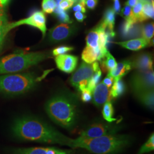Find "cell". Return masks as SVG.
<instances>
[{"label": "cell", "instance_id": "6da1fadb", "mask_svg": "<svg viewBox=\"0 0 154 154\" xmlns=\"http://www.w3.org/2000/svg\"><path fill=\"white\" fill-rule=\"evenodd\" d=\"M12 131L16 137L26 141L70 147L72 140L44 122L29 116L17 119L12 127Z\"/></svg>", "mask_w": 154, "mask_h": 154}, {"label": "cell", "instance_id": "7a4b0ae2", "mask_svg": "<svg viewBox=\"0 0 154 154\" xmlns=\"http://www.w3.org/2000/svg\"><path fill=\"white\" fill-rule=\"evenodd\" d=\"M46 111L51 119L62 127L70 129L77 119V102L70 94L60 93L47 102Z\"/></svg>", "mask_w": 154, "mask_h": 154}, {"label": "cell", "instance_id": "3957f363", "mask_svg": "<svg viewBox=\"0 0 154 154\" xmlns=\"http://www.w3.org/2000/svg\"><path fill=\"white\" fill-rule=\"evenodd\" d=\"M128 137L120 135H106L95 138L78 137L72 139L70 147L85 149L94 154H115L129 144Z\"/></svg>", "mask_w": 154, "mask_h": 154}, {"label": "cell", "instance_id": "277c9868", "mask_svg": "<svg viewBox=\"0 0 154 154\" xmlns=\"http://www.w3.org/2000/svg\"><path fill=\"white\" fill-rule=\"evenodd\" d=\"M86 41V46L82 53L83 61L89 64L101 61L108 51L107 46L109 44L104 24L101 22L90 31Z\"/></svg>", "mask_w": 154, "mask_h": 154}, {"label": "cell", "instance_id": "5b68a950", "mask_svg": "<svg viewBox=\"0 0 154 154\" xmlns=\"http://www.w3.org/2000/svg\"><path fill=\"white\" fill-rule=\"evenodd\" d=\"M49 58L42 52H18L0 59V74L21 72Z\"/></svg>", "mask_w": 154, "mask_h": 154}, {"label": "cell", "instance_id": "8992f818", "mask_svg": "<svg viewBox=\"0 0 154 154\" xmlns=\"http://www.w3.org/2000/svg\"><path fill=\"white\" fill-rule=\"evenodd\" d=\"M41 80L32 72L0 76V93L10 96L19 95L33 89Z\"/></svg>", "mask_w": 154, "mask_h": 154}, {"label": "cell", "instance_id": "52a82bcc", "mask_svg": "<svg viewBox=\"0 0 154 154\" xmlns=\"http://www.w3.org/2000/svg\"><path fill=\"white\" fill-rule=\"evenodd\" d=\"M24 25L37 28L42 33L43 37L46 35L47 30L46 18L43 11H35L28 18L20 20L16 22L8 23L6 26V30L9 33L12 29Z\"/></svg>", "mask_w": 154, "mask_h": 154}, {"label": "cell", "instance_id": "ba28073f", "mask_svg": "<svg viewBox=\"0 0 154 154\" xmlns=\"http://www.w3.org/2000/svg\"><path fill=\"white\" fill-rule=\"evenodd\" d=\"M154 84L153 70L138 72L132 75L130 80V85L135 94L154 89Z\"/></svg>", "mask_w": 154, "mask_h": 154}, {"label": "cell", "instance_id": "9c48e42d", "mask_svg": "<svg viewBox=\"0 0 154 154\" xmlns=\"http://www.w3.org/2000/svg\"><path fill=\"white\" fill-rule=\"evenodd\" d=\"M77 30L74 25L61 23L49 30L48 41L51 44H57L69 38Z\"/></svg>", "mask_w": 154, "mask_h": 154}, {"label": "cell", "instance_id": "30bf717a", "mask_svg": "<svg viewBox=\"0 0 154 154\" xmlns=\"http://www.w3.org/2000/svg\"><path fill=\"white\" fill-rule=\"evenodd\" d=\"M100 69L99 63L97 61L89 64L82 62L78 69L72 75L70 83L72 86L77 88L78 83L83 80H89L94 73Z\"/></svg>", "mask_w": 154, "mask_h": 154}, {"label": "cell", "instance_id": "8fae6325", "mask_svg": "<svg viewBox=\"0 0 154 154\" xmlns=\"http://www.w3.org/2000/svg\"><path fill=\"white\" fill-rule=\"evenodd\" d=\"M55 62L57 67L62 72L71 73L77 67L78 58L74 55L62 54L56 56Z\"/></svg>", "mask_w": 154, "mask_h": 154}, {"label": "cell", "instance_id": "7c38bea8", "mask_svg": "<svg viewBox=\"0 0 154 154\" xmlns=\"http://www.w3.org/2000/svg\"><path fill=\"white\" fill-rule=\"evenodd\" d=\"M93 102L97 106H101L107 102H111L112 97L110 90L103 83H100L94 88L93 91Z\"/></svg>", "mask_w": 154, "mask_h": 154}, {"label": "cell", "instance_id": "4fadbf2b", "mask_svg": "<svg viewBox=\"0 0 154 154\" xmlns=\"http://www.w3.org/2000/svg\"><path fill=\"white\" fill-rule=\"evenodd\" d=\"M131 62L132 69L138 72H149L152 70L153 61L152 55L148 53H143L137 55Z\"/></svg>", "mask_w": 154, "mask_h": 154}, {"label": "cell", "instance_id": "5bb4252c", "mask_svg": "<svg viewBox=\"0 0 154 154\" xmlns=\"http://www.w3.org/2000/svg\"><path fill=\"white\" fill-rule=\"evenodd\" d=\"M113 132L114 131H112L107 126L103 124L95 123L82 131L80 137L86 138H98L106 135L112 134Z\"/></svg>", "mask_w": 154, "mask_h": 154}, {"label": "cell", "instance_id": "9a60e30c", "mask_svg": "<svg viewBox=\"0 0 154 154\" xmlns=\"http://www.w3.org/2000/svg\"><path fill=\"white\" fill-rule=\"evenodd\" d=\"M119 34L123 39H130L142 36V26L138 23L132 24L125 21L121 25Z\"/></svg>", "mask_w": 154, "mask_h": 154}, {"label": "cell", "instance_id": "2e32d148", "mask_svg": "<svg viewBox=\"0 0 154 154\" xmlns=\"http://www.w3.org/2000/svg\"><path fill=\"white\" fill-rule=\"evenodd\" d=\"M15 154H71V151L54 147H31L18 149Z\"/></svg>", "mask_w": 154, "mask_h": 154}, {"label": "cell", "instance_id": "e0dca14e", "mask_svg": "<svg viewBox=\"0 0 154 154\" xmlns=\"http://www.w3.org/2000/svg\"><path fill=\"white\" fill-rule=\"evenodd\" d=\"M131 69L132 66L131 61L125 60L117 63L116 67L112 71L109 72V74L113 78L114 81H115L121 79Z\"/></svg>", "mask_w": 154, "mask_h": 154}, {"label": "cell", "instance_id": "ac0fdd59", "mask_svg": "<svg viewBox=\"0 0 154 154\" xmlns=\"http://www.w3.org/2000/svg\"><path fill=\"white\" fill-rule=\"evenodd\" d=\"M116 44L120 45L122 47L127 49L137 51L147 47L150 43L142 37L139 38L132 39L123 42H116Z\"/></svg>", "mask_w": 154, "mask_h": 154}, {"label": "cell", "instance_id": "d6986e66", "mask_svg": "<svg viewBox=\"0 0 154 154\" xmlns=\"http://www.w3.org/2000/svg\"><path fill=\"white\" fill-rule=\"evenodd\" d=\"M138 100L146 107L154 110V89L135 94Z\"/></svg>", "mask_w": 154, "mask_h": 154}, {"label": "cell", "instance_id": "ffe728a7", "mask_svg": "<svg viewBox=\"0 0 154 154\" xmlns=\"http://www.w3.org/2000/svg\"><path fill=\"white\" fill-rule=\"evenodd\" d=\"M115 21L116 12L114 11L113 8L109 7L106 10L103 20L101 22L104 24L106 28V30L111 32H114Z\"/></svg>", "mask_w": 154, "mask_h": 154}, {"label": "cell", "instance_id": "44dd1931", "mask_svg": "<svg viewBox=\"0 0 154 154\" xmlns=\"http://www.w3.org/2000/svg\"><path fill=\"white\" fill-rule=\"evenodd\" d=\"M9 22H8L7 16L2 6L0 7V51L2 49L6 35L8 34L6 26Z\"/></svg>", "mask_w": 154, "mask_h": 154}, {"label": "cell", "instance_id": "7402d4cb", "mask_svg": "<svg viewBox=\"0 0 154 154\" xmlns=\"http://www.w3.org/2000/svg\"><path fill=\"white\" fill-rule=\"evenodd\" d=\"M100 61L102 69L104 72L112 71L117 65L115 58L109 51H107L105 57Z\"/></svg>", "mask_w": 154, "mask_h": 154}, {"label": "cell", "instance_id": "603a6c76", "mask_svg": "<svg viewBox=\"0 0 154 154\" xmlns=\"http://www.w3.org/2000/svg\"><path fill=\"white\" fill-rule=\"evenodd\" d=\"M112 85L110 90L112 98H116L124 94L126 90V86L121 79L114 81V84Z\"/></svg>", "mask_w": 154, "mask_h": 154}, {"label": "cell", "instance_id": "cb8c5ba5", "mask_svg": "<svg viewBox=\"0 0 154 154\" xmlns=\"http://www.w3.org/2000/svg\"><path fill=\"white\" fill-rule=\"evenodd\" d=\"M120 13L122 16L125 18V21L127 22L131 23L132 24L138 23L132 12V8L130 6L127 5L126 3L125 4L124 7L122 9V11H121Z\"/></svg>", "mask_w": 154, "mask_h": 154}, {"label": "cell", "instance_id": "d4e9b609", "mask_svg": "<svg viewBox=\"0 0 154 154\" xmlns=\"http://www.w3.org/2000/svg\"><path fill=\"white\" fill-rule=\"evenodd\" d=\"M102 115L106 121L109 122L115 121L116 119L113 118L114 107L111 102H106L102 110Z\"/></svg>", "mask_w": 154, "mask_h": 154}, {"label": "cell", "instance_id": "484cf974", "mask_svg": "<svg viewBox=\"0 0 154 154\" xmlns=\"http://www.w3.org/2000/svg\"><path fill=\"white\" fill-rule=\"evenodd\" d=\"M55 17L61 22L65 23H72V21L70 19L69 14L65 11H63L57 6L53 11Z\"/></svg>", "mask_w": 154, "mask_h": 154}, {"label": "cell", "instance_id": "4316f807", "mask_svg": "<svg viewBox=\"0 0 154 154\" xmlns=\"http://www.w3.org/2000/svg\"><path fill=\"white\" fill-rule=\"evenodd\" d=\"M142 13L146 20L149 18L154 19V2H150L145 0L143 3Z\"/></svg>", "mask_w": 154, "mask_h": 154}, {"label": "cell", "instance_id": "83f0119b", "mask_svg": "<svg viewBox=\"0 0 154 154\" xmlns=\"http://www.w3.org/2000/svg\"><path fill=\"white\" fill-rule=\"evenodd\" d=\"M154 23H149L142 26V37L151 43V39L154 36Z\"/></svg>", "mask_w": 154, "mask_h": 154}, {"label": "cell", "instance_id": "f1b7e54d", "mask_svg": "<svg viewBox=\"0 0 154 154\" xmlns=\"http://www.w3.org/2000/svg\"><path fill=\"white\" fill-rule=\"evenodd\" d=\"M144 1L145 0H139L138 3L132 8V12L138 23L146 21V19L144 17L143 13H142V8H143V3Z\"/></svg>", "mask_w": 154, "mask_h": 154}, {"label": "cell", "instance_id": "f546056e", "mask_svg": "<svg viewBox=\"0 0 154 154\" xmlns=\"http://www.w3.org/2000/svg\"><path fill=\"white\" fill-rule=\"evenodd\" d=\"M101 77H102V71L100 70V69H99L98 71L95 72L93 76L89 79L87 88H88L91 93H93L94 88L99 82L101 79Z\"/></svg>", "mask_w": 154, "mask_h": 154}, {"label": "cell", "instance_id": "4dcf8cb0", "mask_svg": "<svg viewBox=\"0 0 154 154\" xmlns=\"http://www.w3.org/2000/svg\"><path fill=\"white\" fill-rule=\"evenodd\" d=\"M154 149V134L152 133L148 140L144 143L140 148L139 154H143L149 152Z\"/></svg>", "mask_w": 154, "mask_h": 154}, {"label": "cell", "instance_id": "1f68e13d", "mask_svg": "<svg viewBox=\"0 0 154 154\" xmlns=\"http://www.w3.org/2000/svg\"><path fill=\"white\" fill-rule=\"evenodd\" d=\"M56 7L57 5L54 0H42V8L45 13H52Z\"/></svg>", "mask_w": 154, "mask_h": 154}, {"label": "cell", "instance_id": "d6a6232c", "mask_svg": "<svg viewBox=\"0 0 154 154\" xmlns=\"http://www.w3.org/2000/svg\"><path fill=\"white\" fill-rule=\"evenodd\" d=\"M73 50H74L73 47L67 46H61L56 48L53 50L52 53L54 56H57V55L65 54L67 53L72 51Z\"/></svg>", "mask_w": 154, "mask_h": 154}, {"label": "cell", "instance_id": "836d02e7", "mask_svg": "<svg viewBox=\"0 0 154 154\" xmlns=\"http://www.w3.org/2000/svg\"><path fill=\"white\" fill-rule=\"evenodd\" d=\"M81 99L83 102H88L92 99V93L88 88L83 89L81 91Z\"/></svg>", "mask_w": 154, "mask_h": 154}, {"label": "cell", "instance_id": "e575fe53", "mask_svg": "<svg viewBox=\"0 0 154 154\" xmlns=\"http://www.w3.org/2000/svg\"><path fill=\"white\" fill-rule=\"evenodd\" d=\"M74 2L69 0H62L59 4V7L63 11H67L74 5Z\"/></svg>", "mask_w": 154, "mask_h": 154}, {"label": "cell", "instance_id": "d590c367", "mask_svg": "<svg viewBox=\"0 0 154 154\" xmlns=\"http://www.w3.org/2000/svg\"><path fill=\"white\" fill-rule=\"evenodd\" d=\"M75 4V5L72 8V9L74 11H79L83 13H86V9L85 8V4L84 2L78 1Z\"/></svg>", "mask_w": 154, "mask_h": 154}, {"label": "cell", "instance_id": "8d00e7d4", "mask_svg": "<svg viewBox=\"0 0 154 154\" xmlns=\"http://www.w3.org/2000/svg\"><path fill=\"white\" fill-rule=\"evenodd\" d=\"M98 0H85V5L90 9H94L95 7L98 5Z\"/></svg>", "mask_w": 154, "mask_h": 154}, {"label": "cell", "instance_id": "74e56055", "mask_svg": "<svg viewBox=\"0 0 154 154\" xmlns=\"http://www.w3.org/2000/svg\"><path fill=\"white\" fill-rule=\"evenodd\" d=\"M102 83H103L105 85L109 88H111L113 83H114V79L113 78L108 74L107 77L103 79Z\"/></svg>", "mask_w": 154, "mask_h": 154}, {"label": "cell", "instance_id": "f35d334b", "mask_svg": "<svg viewBox=\"0 0 154 154\" xmlns=\"http://www.w3.org/2000/svg\"><path fill=\"white\" fill-rule=\"evenodd\" d=\"M113 1V9L116 13L120 14L121 11V6L119 0H112Z\"/></svg>", "mask_w": 154, "mask_h": 154}, {"label": "cell", "instance_id": "ab89813d", "mask_svg": "<svg viewBox=\"0 0 154 154\" xmlns=\"http://www.w3.org/2000/svg\"><path fill=\"white\" fill-rule=\"evenodd\" d=\"M74 16L77 19V21L80 22H83L84 20L86 18V15H85L83 13L79 11H75V13H74Z\"/></svg>", "mask_w": 154, "mask_h": 154}, {"label": "cell", "instance_id": "60d3db41", "mask_svg": "<svg viewBox=\"0 0 154 154\" xmlns=\"http://www.w3.org/2000/svg\"><path fill=\"white\" fill-rule=\"evenodd\" d=\"M138 1H139V0H128L125 3L127 5H128L130 6L131 8H132L138 3Z\"/></svg>", "mask_w": 154, "mask_h": 154}, {"label": "cell", "instance_id": "b9f144b4", "mask_svg": "<svg viewBox=\"0 0 154 154\" xmlns=\"http://www.w3.org/2000/svg\"><path fill=\"white\" fill-rule=\"evenodd\" d=\"M10 0H0V6H5L9 2Z\"/></svg>", "mask_w": 154, "mask_h": 154}, {"label": "cell", "instance_id": "7bdbcfd3", "mask_svg": "<svg viewBox=\"0 0 154 154\" xmlns=\"http://www.w3.org/2000/svg\"><path fill=\"white\" fill-rule=\"evenodd\" d=\"M54 1H55V4H56L57 6H59V4H60V2L62 0H54Z\"/></svg>", "mask_w": 154, "mask_h": 154}, {"label": "cell", "instance_id": "ee69618b", "mask_svg": "<svg viewBox=\"0 0 154 154\" xmlns=\"http://www.w3.org/2000/svg\"><path fill=\"white\" fill-rule=\"evenodd\" d=\"M69 1H72V2H73L74 4H75V3H76V2H77V0H69Z\"/></svg>", "mask_w": 154, "mask_h": 154}, {"label": "cell", "instance_id": "f6af8a7d", "mask_svg": "<svg viewBox=\"0 0 154 154\" xmlns=\"http://www.w3.org/2000/svg\"><path fill=\"white\" fill-rule=\"evenodd\" d=\"M1 6H0V7H1Z\"/></svg>", "mask_w": 154, "mask_h": 154}]
</instances>
